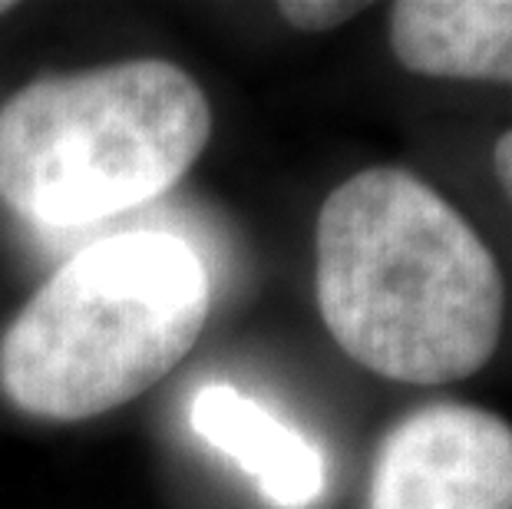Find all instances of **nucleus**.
<instances>
[{
	"label": "nucleus",
	"mask_w": 512,
	"mask_h": 509,
	"mask_svg": "<svg viewBox=\"0 0 512 509\" xmlns=\"http://www.w3.org/2000/svg\"><path fill=\"white\" fill-rule=\"evenodd\" d=\"M189 424L205 443L252 473L261 493L275 506L304 509L321 496V453L248 394L228 384L202 387L192 400Z\"/></svg>",
	"instance_id": "6"
},
{
	"label": "nucleus",
	"mask_w": 512,
	"mask_h": 509,
	"mask_svg": "<svg viewBox=\"0 0 512 509\" xmlns=\"http://www.w3.org/2000/svg\"><path fill=\"white\" fill-rule=\"evenodd\" d=\"M278 10L291 27L308 30V34H324V30H334L347 24V20H354L364 10V4H341V0H288V4H281Z\"/></svg>",
	"instance_id": "7"
},
{
	"label": "nucleus",
	"mask_w": 512,
	"mask_h": 509,
	"mask_svg": "<svg viewBox=\"0 0 512 509\" xmlns=\"http://www.w3.org/2000/svg\"><path fill=\"white\" fill-rule=\"evenodd\" d=\"M209 136V96L169 60L53 73L0 106V202L37 229H86L166 196Z\"/></svg>",
	"instance_id": "3"
},
{
	"label": "nucleus",
	"mask_w": 512,
	"mask_h": 509,
	"mask_svg": "<svg viewBox=\"0 0 512 509\" xmlns=\"http://www.w3.org/2000/svg\"><path fill=\"white\" fill-rule=\"evenodd\" d=\"M10 10H14V4H4V0H0V17L10 14Z\"/></svg>",
	"instance_id": "9"
},
{
	"label": "nucleus",
	"mask_w": 512,
	"mask_h": 509,
	"mask_svg": "<svg viewBox=\"0 0 512 509\" xmlns=\"http://www.w3.org/2000/svg\"><path fill=\"white\" fill-rule=\"evenodd\" d=\"M314 288L341 351L400 384L463 381L503 334L493 252L407 169H364L324 199Z\"/></svg>",
	"instance_id": "1"
},
{
	"label": "nucleus",
	"mask_w": 512,
	"mask_h": 509,
	"mask_svg": "<svg viewBox=\"0 0 512 509\" xmlns=\"http://www.w3.org/2000/svg\"><path fill=\"white\" fill-rule=\"evenodd\" d=\"M390 47L420 77L512 83V0H403Z\"/></svg>",
	"instance_id": "5"
},
{
	"label": "nucleus",
	"mask_w": 512,
	"mask_h": 509,
	"mask_svg": "<svg viewBox=\"0 0 512 509\" xmlns=\"http://www.w3.org/2000/svg\"><path fill=\"white\" fill-rule=\"evenodd\" d=\"M367 509H512V427L489 410H413L380 443Z\"/></svg>",
	"instance_id": "4"
},
{
	"label": "nucleus",
	"mask_w": 512,
	"mask_h": 509,
	"mask_svg": "<svg viewBox=\"0 0 512 509\" xmlns=\"http://www.w3.org/2000/svg\"><path fill=\"white\" fill-rule=\"evenodd\" d=\"M493 162H496L499 186H503V192H506L509 202H512V129H509V133L499 136L496 153H493Z\"/></svg>",
	"instance_id": "8"
},
{
	"label": "nucleus",
	"mask_w": 512,
	"mask_h": 509,
	"mask_svg": "<svg viewBox=\"0 0 512 509\" xmlns=\"http://www.w3.org/2000/svg\"><path fill=\"white\" fill-rule=\"evenodd\" d=\"M212 285L169 232H119L73 255L0 338V391L40 420H90L159 384L195 348Z\"/></svg>",
	"instance_id": "2"
}]
</instances>
